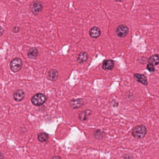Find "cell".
I'll list each match as a JSON object with an SVG mask.
<instances>
[{
    "mask_svg": "<svg viewBox=\"0 0 159 159\" xmlns=\"http://www.w3.org/2000/svg\"><path fill=\"white\" fill-rule=\"evenodd\" d=\"M147 129L144 125H139L134 128L132 132L133 136L137 139L142 138L147 134Z\"/></svg>",
    "mask_w": 159,
    "mask_h": 159,
    "instance_id": "1",
    "label": "cell"
},
{
    "mask_svg": "<svg viewBox=\"0 0 159 159\" xmlns=\"http://www.w3.org/2000/svg\"><path fill=\"white\" fill-rule=\"evenodd\" d=\"M47 97L43 93H37L35 94L32 98L31 102L34 105L40 106L46 101Z\"/></svg>",
    "mask_w": 159,
    "mask_h": 159,
    "instance_id": "2",
    "label": "cell"
},
{
    "mask_svg": "<svg viewBox=\"0 0 159 159\" xmlns=\"http://www.w3.org/2000/svg\"><path fill=\"white\" fill-rule=\"evenodd\" d=\"M23 62L20 58H17L12 60L10 64V69L14 72H17L21 70Z\"/></svg>",
    "mask_w": 159,
    "mask_h": 159,
    "instance_id": "3",
    "label": "cell"
},
{
    "mask_svg": "<svg viewBox=\"0 0 159 159\" xmlns=\"http://www.w3.org/2000/svg\"><path fill=\"white\" fill-rule=\"evenodd\" d=\"M43 4L40 1H34L30 5V10L35 15H37L43 10Z\"/></svg>",
    "mask_w": 159,
    "mask_h": 159,
    "instance_id": "4",
    "label": "cell"
},
{
    "mask_svg": "<svg viewBox=\"0 0 159 159\" xmlns=\"http://www.w3.org/2000/svg\"><path fill=\"white\" fill-rule=\"evenodd\" d=\"M128 28L124 25H120L117 27L116 30L117 35L120 38L125 37L128 35Z\"/></svg>",
    "mask_w": 159,
    "mask_h": 159,
    "instance_id": "5",
    "label": "cell"
},
{
    "mask_svg": "<svg viewBox=\"0 0 159 159\" xmlns=\"http://www.w3.org/2000/svg\"><path fill=\"white\" fill-rule=\"evenodd\" d=\"M134 78L137 81L141 83L144 85H148V82L147 78L143 74H135L134 76Z\"/></svg>",
    "mask_w": 159,
    "mask_h": 159,
    "instance_id": "6",
    "label": "cell"
},
{
    "mask_svg": "<svg viewBox=\"0 0 159 159\" xmlns=\"http://www.w3.org/2000/svg\"><path fill=\"white\" fill-rule=\"evenodd\" d=\"M84 102L82 99H77L72 100L70 102V105L71 107L74 109H77L83 105Z\"/></svg>",
    "mask_w": 159,
    "mask_h": 159,
    "instance_id": "7",
    "label": "cell"
},
{
    "mask_svg": "<svg viewBox=\"0 0 159 159\" xmlns=\"http://www.w3.org/2000/svg\"><path fill=\"white\" fill-rule=\"evenodd\" d=\"M13 97L15 101H21L24 99L25 97V93L22 90H17L14 93Z\"/></svg>",
    "mask_w": 159,
    "mask_h": 159,
    "instance_id": "8",
    "label": "cell"
},
{
    "mask_svg": "<svg viewBox=\"0 0 159 159\" xmlns=\"http://www.w3.org/2000/svg\"><path fill=\"white\" fill-rule=\"evenodd\" d=\"M101 31L100 29L97 27H94L92 28L89 31V35L92 38H97L100 36Z\"/></svg>",
    "mask_w": 159,
    "mask_h": 159,
    "instance_id": "9",
    "label": "cell"
},
{
    "mask_svg": "<svg viewBox=\"0 0 159 159\" xmlns=\"http://www.w3.org/2000/svg\"><path fill=\"white\" fill-rule=\"evenodd\" d=\"M114 67V63L113 60H105L103 63L102 67L104 70H112Z\"/></svg>",
    "mask_w": 159,
    "mask_h": 159,
    "instance_id": "10",
    "label": "cell"
},
{
    "mask_svg": "<svg viewBox=\"0 0 159 159\" xmlns=\"http://www.w3.org/2000/svg\"><path fill=\"white\" fill-rule=\"evenodd\" d=\"M148 63L153 66L158 65L159 64V56L158 55H153L149 58Z\"/></svg>",
    "mask_w": 159,
    "mask_h": 159,
    "instance_id": "11",
    "label": "cell"
},
{
    "mask_svg": "<svg viewBox=\"0 0 159 159\" xmlns=\"http://www.w3.org/2000/svg\"><path fill=\"white\" fill-rule=\"evenodd\" d=\"M38 50L35 48H32L29 50L28 52V56L30 59H35L37 58L38 55Z\"/></svg>",
    "mask_w": 159,
    "mask_h": 159,
    "instance_id": "12",
    "label": "cell"
},
{
    "mask_svg": "<svg viewBox=\"0 0 159 159\" xmlns=\"http://www.w3.org/2000/svg\"><path fill=\"white\" fill-rule=\"evenodd\" d=\"M48 76L52 81H55L57 79L58 73L55 70H51L48 73Z\"/></svg>",
    "mask_w": 159,
    "mask_h": 159,
    "instance_id": "13",
    "label": "cell"
},
{
    "mask_svg": "<svg viewBox=\"0 0 159 159\" xmlns=\"http://www.w3.org/2000/svg\"><path fill=\"white\" fill-rule=\"evenodd\" d=\"M88 54L85 52H83L80 53V54H79L77 61L78 63L82 64L85 62L86 60H88Z\"/></svg>",
    "mask_w": 159,
    "mask_h": 159,
    "instance_id": "14",
    "label": "cell"
},
{
    "mask_svg": "<svg viewBox=\"0 0 159 159\" xmlns=\"http://www.w3.org/2000/svg\"><path fill=\"white\" fill-rule=\"evenodd\" d=\"M49 136L47 134L44 132L41 133L38 135V139L41 142H46L49 139Z\"/></svg>",
    "mask_w": 159,
    "mask_h": 159,
    "instance_id": "15",
    "label": "cell"
},
{
    "mask_svg": "<svg viewBox=\"0 0 159 159\" xmlns=\"http://www.w3.org/2000/svg\"><path fill=\"white\" fill-rule=\"evenodd\" d=\"M91 113V111L89 110H88L86 111L81 113L79 115V119H80V120H82V121L86 120L88 117L90 115Z\"/></svg>",
    "mask_w": 159,
    "mask_h": 159,
    "instance_id": "16",
    "label": "cell"
},
{
    "mask_svg": "<svg viewBox=\"0 0 159 159\" xmlns=\"http://www.w3.org/2000/svg\"><path fill=\"white\" fill-rule=\"evenodd\" d=\"M104 133L101 131H97L95 133V137L97 139H101L104 137Z\"/></svg>",
    "mask_w": 159,
    "mask_h": 159,
    "instance_id": "17",
    "label": "cell"
},
{
    "mask_svg": "<svg viewBox=\"0 0 159 159\" xmlns=\"http://www.w3.org/2000/svg\"><path fill=\"white\" fill-rule=\"evenodd\" d=\"M147 70H149V72H153L155 71V69L153 65H151L150 64H148L147 66Z\"/></svg>",
    "mask_w": 159,
    "mask_h": 159,
    "instance_id": "18",
    "label": "cell"
},
{
    "mask_svg": "<svg viewBox=\"0 0 159 159\" xmlns=\"http://www.w3.org/2000/svg\"><path fill=\"white\" fill-rule=\"evenodd\" d=\"M3 32H4V30L1 26H0V36L3 35Z\"/></svg>",
    "mask_w": 159,
    "mask_h": 159,
    "instance_id": "19",
    "label": "cell"
},
{
    "mask_svg": "<svg viewBox=\"0 0 159 159\" xmlns=\"http://www.w3.org/2000/svg\"><path fill=\"white\" fill-rule=\"evenodd\" d=\"M52 159H62L61 157L60 156H55L53 157V158H52Z\"/></svg>",
    "mask_w": 159,
    "mask_h": 159,
    "instance_id": "20",
    "label": "cell"
}]
</instances>
